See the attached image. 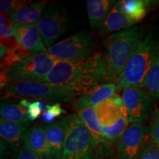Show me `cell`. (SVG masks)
<instances>
[{
    "label": "cell",
    "mask_w": 159,
    "mask_h": 159,
    "mask_svg": "<svg viewBox=\"0 0 159 159\" xmlns=\"http://www.w3.org/2000/svg\"><path fill=\"white\" fill-rule=\"evenodd\" d=\"M108 77V67L99 52L76 61L57 60L45 83L81 96Z\"/></svg>",
    "instance_id": "cell-1"
},
{
    "label": "cell",
    "mask_w": 159,
    "mask_h": 159,
    "mask_svg": "<svg viewBox=\"0 0 159 159\" xmlns=\"http://www.w3.org/2000/svg\"><path fill=\"white\" fill-rule=\"evenodd\" d=\"M143 39L140 28L132 27L113 33L105 39L104 58L108 67L106 81L116 82Z\"/></svg>",
    "instance_id": "cell-2"
},
{
    "label": "cell",
    "mask_w": 159,
    "mask_h": 159,
    "mask_svg": "<svg viewBox=\"0 0 159 159\" xmlns=\"http://www.w3.org/2000/svg\"><path fill=\"white\" fill-rule=\"evenodd\" d=\"M158 49V39L153 32H150L143 39L117 78L116 91H124L131 87L144 89L145 80L156 58Z\"/></svg>",
    "instance_id": "cell-3"
},
{
    "label": "cell",
    "mask_w": 159,
    "mask_h": 159,
    "mask_svg": "<svg viewBox=\"0 0 159 159\" xmlns=\"http://www.w3.org/2000/svg\"><path fill=\"white\" fill-rule=\"evenodd\" d=\"M57 60L47 52L37 53L23 61L1 71V89L16 81L31 80L44 82L54 68Z\"/></svg>",
    "instance_id": "cell-4"
},
{
    "label": "cell",
    "mask_w": 159,
    "mask_h": 159,
    "mask_svg": "<svg viewBox=\"0 0 159 159\" xmlns=\"http://www.w3.org/2000/svg\"><path fill=\"white\" fill-rule=\"evenodd\" d=\"M66 137L61 159H101L90 133L77 114L66 116Z\"/></svg>",
    "instance_id": "cell-5"
},
{
    "label": "cell",
    "mask_w": 159,
    "mask_h": 159,
    "mask_svg": "<svg viewBox=\"0 0 159 159\" xmlns=\"http://www.w3.org/2000/svg\"><path fill=\"white\" fill-rule=\"evenodd\" d=\"M4 96L27 97L60 103L71 102L77 96L49 83L21 80L11 82L4 89Z\"/></svg>",
    "instance_id": "cell-6"
},
{
    "label": "cell",
    "mask_w": 159,
    "mask_h": 159,
    "mask_svg": "<svg viewBox=\"0 0 159 159\" xmlns=\"http://www.w3.org/2000/svg\"><path fill=\"white\" fill-rule=\"evenodd\" d=\"M93 49L92 35L87 31L80 30L47 48V52L60 61H76L90 57Z\"/></svg>",
    "instance_id": "cell-7"
},
{
    "label": "cell",
    "mask_w": 159,
    "mask_h": 159,
    "mask_svg": "<svg viewBox=\"0 0 159 159\" xmlns=\"http://www.w3.org/2000/svg\"><path fill=\"white\" fill-rule=\"evenodd\" d=\"M122 99L130 124L144 125L153 115V103L148 91L131 87L123 91Z\"/></svg>",
    "instance_id": "cell-8"
},
{
    "label": "cell",
    "mask_w": 159,
    "mask_h": 159,
    "mask_svg": "<svg viewBox=\"0 0 159 159\" xmlns=\"http://www.w3.org/2000/svg\"><path fill=\"white\" fill-rule=\"evenodd\" d=\"M68 22V17L64 10L55 4L45 9L37 25L47 48L52 47L55 40L66 31Z\"/></svg>",
    "instance_id": "cell-9"
},
{
    "label": "cell",
    "mask_w": 159,
    "mask_h": 159,
    "mask_svg": "<svg viewBox=\"0 0 159 159\" xmlns=\"http://www.w3.org/2000/svg\"><path fill=\"white\" fill-rule=\"evenodd\" d=\"M149 132V128L144 125L131 124L117 143L114 159L140 158Z\"/></svg>",
    "instance_id": "cell-10"
},
{
    "label": "cell",
    "mask_w": 159,
    "mask_h": 159,
    "mask_svg": "<svg viewBox=\"0 0 159 159\" xmlns=\"http://www.w3.org/2000/svg\"><path fill=\"white\" fill-rule=\"evenodd\" d=\"M29 125L0 119L2 153H14L25 144Z\"/></svg>",
    "instance_id": "cell-11"
},
{
    "label": "cell",
    "mask_w": 159,
    "mask_h": 159,
    "mask_svg": "<svg viewBox=\"0 0 159 159\" xmlns=\"http://www.w3.org/2000/svg\"><path fill=\"white\" fill-rule=\"evenodd\" d=\"M13 27L17 43L26 50L33 55L47 51L37 23L27 25H13Z\"/></svg>",
    "instance_id": "cell-12"
},
{
    "label": "cell",
    "mask_w": 159,
    "mask_h": 159,
    "mask_svg": "<svg viewBox=\"0 0 159 159\" xmlns=\"http://www.w3.org/2000/svg\"><path fill=\"white\" fill-rule=\"evenodd\" d=\"M93 107L96 111L102 128L113 127L125 114H128L122 97L116 94Z\"/></svg>",
    "instance_id": "cell-13"
},
{
    "label": "cell",
    "mask_w": 159,
    "mask_h": 159,
    "mask_svg": "<svg viewBox=\"0 0 159 159\" xmlns=\"http://www.w3.org/2000/svg\"><path fill=\"white\" fill-rule=\"evenodd\" d=\"M50 152L51 159H61L66 137L68 122L66 117L43 127Z\"/></svg>",
    "instance_id": "cell-14"
},
{
    "label": "cell",
    "mask_w": 159,
    "mask_h": 159,
    "mask_svg": "<svg viewBox=\"0 0 159 159\" xmlns=\"http://www.w3.org/2000/svg\"><path fill=\"white\" fill-rule=\"evenodd\" d=\"M77 116L90 133L100 156L108 152L111 147L105 140L102 132V127L94 107L78 111Z\"/></svg>",
    "instance_id": "cell-15"
},
{
    "label": "cell",
    "mask_w": 159,
    "mask_h": 159,
    "mask_svg": "<svg viewBox=\"0 0 159 159\" xmlns=\"http://www.w3.org/2000/svg\"><path fill=\"white\" fill-rule=\"evenodd\" d=\"M116 91V85L115 83L98 85L77 99L73 102V108L78 111L93 107L114 96Z\"/></svg>",
    "instance_id": "cell-16"
},
{
    "label": "cell",
    "mask_w": 159,
    "mask_h": 159,
    "mask_svg": "<svg viewBox=\"0 0 159 159\" xmlns=\"http://www.w3.org/2000/svg\"><path fill=\"white\" fill-rule=\"evenodd\" d=\"M114 0H88L86 2L87 13L91 30H100L112 7Z\"/></svg>",
    "instance_id": "cell-17"
},
{
    "label": "cell",
    "mask_w": 159,
    "mask_h": 159,
    "mask_svg": "<svg viewBox=\"0 0 159 159\" xmlns=\"http://www.w3.org/2000/svg\"><path fill=\"white\" fill-rule=\"evenodd\" d=\"M47 4V2L46 1L31 3L19 11L9 13L12 23L16 25H27L38 23L37 21L42 17Z\"/></svg>",
    "instance_id": "cell-18"
},
{
    "label": "cell",
    "mask_w": 159,
    "mask_h": 159,
    "mask_svg": "<svg viewBox=\"0 0 159 159\" xmlns=\"http://www.w3.org/2000/svg\"><path fill=\"white\" fill-rule=\"evenodd\" d=\"M134 24V21L129 19L119 8L116 3L109 13L102 27L99 30V33L105 35L113 32L122 31L123 30L130 28Z\"/></svg>",
    "instance_id": "cell-19"
},
{
    "label": "cell",
    "mask_w": 159,
    "mask_h": 159,
    "mask_svg": "<svg viewBox=\"0 0 159 159\" xmlns=\"http://www.w3.org/2000/svg\"><path fill=\"white\" fill-rule=\"evenodd\" d=\"M25 144L44 159H51L44 129L41 126L37 125L29 128Z\"/></svg>",
    "instance_id": "cell-20"
},
{
    "label": "cell",
    "mask_w": 159,
    "mask_h": 159,
    "mask_svg": "<svg viewBox=\"0 0 159 159\" xmlns=\"http://www.w3.org/2000/svg\"><path fill=\"white\" fill-rule=\"evenodd\" d=\"M151 2L144 0H121L116 5L129 19L136 23L144 19Z\"/></svg>",
    "instance_id": "cell-21"
},
{
    "label": "cell",
    "mask_w": 159,
    "mask_h": 159,
    "mask_svg": "<svg viewBox=\"0 0 159 159\" xmlns=\"http://www.w3.org/2000/svg\"><path fill=\"white\" fill-rule=\"evenodd\" d=\"M1 119L17 124L29 125L30 120L27 115V110L20 104L11 102H2L0 107Z\"/></svg>",
    "instance_id": "cell-22"
},
{
    "label": "cell",
    "mask_w": 159,
    "mask_h": 159,
    "mask_svg": "<svg viewBox=\"0 0 159 159\" xmlns=\"http://www.w3.org/2000/svg\"><path fill=\"white\" fill-rule=\"evenodd\" d=\"M129 124H130V122H129L128 114H126L113 127L102 128L103 135H104L105 140L111 147L114 144H117L119 139L122 138L123 134L128 129Z\"/></svg>",
    "instance_id": "cell-23"
},
{
    "label": "cell",
    "mask_w": 159,
    "mask_h": 159,
    "mask_svg": "<svg viewBox=\"0 0 159 159\" xmlns=\"http://www.w3.org/2000/svg\"><path fill=\"white\" fill-rule=\"evenodd\" d=\"M31 55H33L32 53L16 43L14 47L8 49L5 56L1 60V71L11 68Z\"/></svg>",
    "instance_id": "cell-24"
},
{
    "label": "cell",
    "mask_w": 159,
    "mask_h": 159,
    "mask_svg": "<svg viewBox=\"0 0 159 159\" xmlns=\"http://www.w3.org/2000/svg\"><path fill=\"white\" fill-rule=\"evenodd\" d=\"M144 88L152 98L159 99V49L156 58L145 80Z\"/></svg>",
    "instance_id": "cell-25"
},
{
    "label": "cell",
    "mask_w": 159,
    "mask_h": 159,
    "mask_svg": "<svg viewBox=\"0 0 159 159\" xmlns=\"http://www.w3.org/2000/svg\"><path fill=\"white\" fill-rule=\"evenodd\" d=\"M66 111L61 108L60 103L46 105V111L43 114V121L45 123L51 124L54 122L55 119L61 115L66 114Z\"/></svg>",
    "instance_id": "cell-26"
},
{
    "label": "cell",
    "mask_w": 159,
    "mask_h": 159,
    "mask_svg": "<svg viewBox=\"0 0 159 159\" xmlns=\"http://www.w3.org/2000/svg\"><path fill=\"white\" fill-rule=\"evenodd\" d=\"M30 1H13V0H1L0 2V11L1 13H13L19 11L25 6L28 5Z\"/></svg>",
    "instance_id": "cell-27"
},
{
    "label": "cell",
    "mask_w": 159,
    "mask_h": 159,
    "mask_svg": "<svg viewBox=\"0 0 159 159\" xmlns=\"http://www.w3.org/2000/svg\"><path fill=\"white\" fill-rule=\"evenodd\" d=\"M25 108L27 110V115L30 122H33L36 120L43 112V104L41 101L29 102Z\"/></svg>",
    "instance_id": "cell-28"
},
{
    "label": "cell",
    "mask_w": 159,
    "mask_h": 159,
    "mask_svg": "<svg viewBox=\"0 0 159 159\" xmlns=\"http://www.w3.org/2000/svg\"><path fill=\"white\" fill-rule=\"evenodd\" d=\"M17 43L16 39L14 35L13 25L6 29L2 34H1V44L5 46L7 48H11Z\"/></svg>",
    "instance_id": "cell-29"
},
{
    "label": "cell",
    "mask_w": 159,
    "mask_h": 159,
    "mask_svg": "<svg viewBox=\"0 0 159 159\" xmlns=\"http://www.w3.org/2000/svg\"><path fill=\"white\" fill-rule=\"evenodd\" d=\"M13 156L14 159H44L42 156H39L36 152L29 149L25 144L18 150Z\"/></svg>",
    "instance_id": "cell-30"
},
{
    "label": "cell",
    "mask_w": 159,
    "mask_h": 159,
    "mask_svg": "<svg viewBox=\"0 0 159 159\" xmlns=\"http://www.w3.org/2000/svg\"><path fill=\"white\" fill-rule=\"evenodd\" d=\"M139 159H159V148L154 143H146Z\"/></svg>",
    "instance_id": "cell-31"
},
{
    "label": "cell",
    "mask_w": 159,
    "mask_h": 159,
    "mask_svg": "<svg viewBox=\"0 0 159 159\" xmlns=\"http://www.w3.org/2000/svg\"><path fill=\"white\" fill-rule=\"evenodd\" d=\"M151 138L152 142L159 148V111H157L154 116L151 128Z\"/></svg>",
    "instance_id": "cell-32"
},
{
    "label": "cell",
    "mask_w": 159,
    "mask_h": 159,
    "mask_svg": "<svg viewBox=\"0 0 159 159\" xmlns=\"http://www.w3.org/2000/svg\"><path fill=\"white\" fill-rule=\"evenodd\" d=\"M13 25L11 21V15L8 13H1L0 15V35L2 34L6 30V29L8 28L10 26Z\"/></svg>",
    "instance_id": "cell-33"
}]
</instances>
